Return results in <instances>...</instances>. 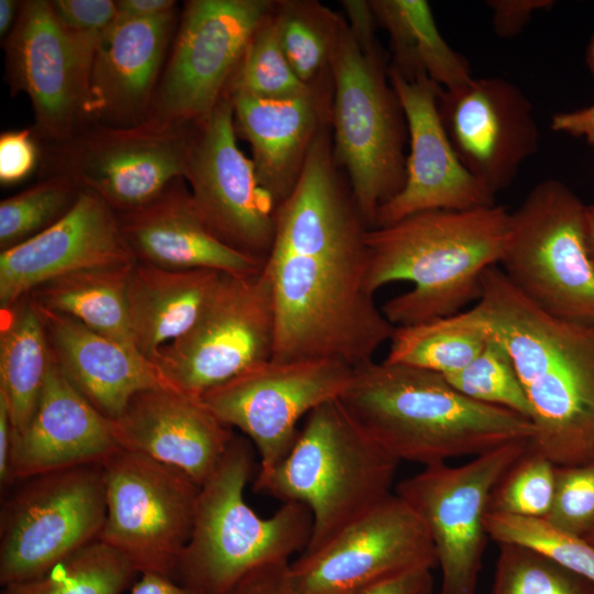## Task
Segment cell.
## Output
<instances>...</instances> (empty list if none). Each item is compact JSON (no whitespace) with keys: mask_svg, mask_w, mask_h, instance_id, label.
I'll list each match as a JSON object with an SVG mask.
<instances>
[{"mask_svg":"<svg viewBox=\"0 0 594 594\" xmlns=\"http://www.w3.org/2000/svg\"><path fill=\"white\" fill-rule=\"evenodd\" d=\"M528 444L512 442L458 466H424L397 484L395 494L418 516L432 542L441 571L438 594H476L492 492Z\"/></svg>","mask_w":594,"mask_h":594,"instance_id":"cell-12","label":"cell"},{"mask_svg":"<svg viewBox=\"0 0 594 594\" xmlns=\"http://www.w3.org/2000/svg\"><path fill=\"white\" fill-rule=\"evenodd\" d=\"M21 2L15 0H0V34L8 35L12 30L20 11Z\"/></svg>","mask_w":594,"mask_h":594,"instance_id":"cell-52","label":"cell"},{"mask_svg":"<svg viewBox=\"0 0 594 594\" xmlns=\"http://www.w3.org/2000/svg\"><path fill=\"white\" fill-rule=\"evenodd\" d=\"M398 463L337 398L305 417L289 452L267 476L255 479L253 490L310 510L311 536L302 552L312 551L393 494Z\"/></svg>","mask_w":594,"mask_h":594,"instance_id":"cell-6","label":"cell"},{"mask_svg":"<svg viewBox=\"0 0 594 594\" xmlns=\"http://www.w3.org/2000/svg\"><path fill=\"white\" fill-rule=\"evenodd\" d=\"M486 338L481 353L465 367L446 375V380L475 402L512 410L530 420L531 407L508 352Z\"/></svg>","mask_w":594,"mask_h":594,"instance_id":"cell-39","label":"cell"},{"mask_svg":"<svg viewBox=\"0 0 594 594\" xmlns=\"http://www.w3.org/2000/svg\"><path fill=\"white\" fill-rule=\"evenodd\" d=\"M101 37L68 31L50 1L21 2L4 41L7 78L34 112V134L62 143L88 125L91 66Z\"/></svg>","mask_w":594,"mask_h":594,"instance_id":"cell-15","label":"cell"},{"mask_svg":"<svg viewBox=\"0 0 594 594\" xmlns=\"http://www.w3.org/2000/svg\"><path fill=\"white\" fill-rule=\"evenodd\" d=\"M175 24L176 11L147 20L117 18L95 53L89 124L127 128L147 119Z\"/></svg>","mask_w":594,"mask_h":594,"instance_id":"cell-23","label":"cell"},{"mask_svg":"<svg viewBox=\"0 0 594 594\" xmlns=\"http://www.w3.org/2000/svg\"><path fill=\"white\" fill-rule=\"evenodd\" d=\"M183 179L138 209L116 212L136 262L166 270L258 272L264 263L227 246L209 232Z\"/></svg>","mask_w":594,"mask_h":594,"instance_id":"cell-27","label":"cell"},{"mask_svg":"<svg viewBox=\"0 0 594 594\" xmlns=\"http://www.w3.org/2000/svg\"><path fill=\"white\" fill-rule=\"evenodd\" d=\"M388 78L406 118L410 152L404 187L378 210L374 228L428 210L495 205V196L468 172L447 135L438 110L443 88L426 76L406 80L389 67Z\"/></svg>","mask_w":594,"mask_h":594,"instance_id":"cell-20","label":"cell"},{"mask_svg":"<svg viewBox=\"0 0 594 594\" xmlns=\"http://www.w3.org/2000/svg\"><path fill=\"white\" fill-rule=\"evenodd\" d=\"M116 6L118 16L129 20L155 19L176 11L173 0H118Z\"/></svg>","mask_w":594,"mask_h":594,"instance_id":"cell-49","label":"cell"},{"mask_svg":"<svg viewBox=\"0 0 594 594\" xmlns=\"http://www.w3.org/2000/svg\"><path fill=\"white\" fill-rule=\"evenodd\" d=\"M488 538L538 552L554 563L594 582V544L562 530L546 518L488 512L484 519Z\"/></svg>","mask_w":594,"mask_h":594,"instance_id":"cell-36","label":"cell"},{"mask_svg":"<svg viewBox=\"0 0 594 594\" xmlns=\"http://www.w3.org/2000/svg\"><path fill=\"white\" fill-rule=\"evenodd\" d=\"M273 0L186 1L146 120L191 130L226 95L244 50Z\"/></svg>","mask_w":594,"mask_h":594,"instance_id":"cell-11","label":"cell"},{"mask_svg":"<svg viewBox=\"0 0 594 594\" xmlns=\"http://www.w3.org/2000/svg\"><path fill=\"white\" fill-rule=\"evenodd\" d=\"M277 35L284 55L308 87L332 86L330 59L345 19L312 0L275 3Z\"/></svg>","mask_w":594,"mask_h":594,"instance_id":"cell-32","label":"cell"},{"mask_svg":"<svg viewBox=\"0 0 594 594\" xmlns=\"http://www.w3.org/2000/svg\"><path fill=\"white\" fill-rule=\"evenodd\" d=\"M0 514V583L33 579L99 539L106 516L102 463L20 480Z\"/></svg>","mask_w":594,"mask_h":594,"instance_id":"cell-9","label":"cell"},{"mask_svg":"<svg viewBox=\"0 0 594 594\" xmlns=\"http://www.w3.org/2000/svg\"><path fill=\"white\" fill-rule=\"evenodd\" d=\"M348 26L360 50L366 55H382L375 35L377 19L370 1L343 0Z\"/></svg>","mask_w":594,"mask_h":594,"instance_id":"cell-45","label":"cell"},{"mask_svg":"<svg viewBox=\"0 0 594 594\" xmlns=\"http://www.w3.org/2000/svg\"><path fill=\"white\" fill-rule=\"evenodd\" d=\"M435 566V549L424 524L392 494L323 546L289 562L286 583L290 594H350L394 575Z\"/></svg>","mask_w":594,"mask_h":594,"instance_id":"cell-18","label":"cell"},{"mask_svg":"<svg viewBox=\"0 0 594 594\" xmlns=\"http://www.w3.org/2000/svg\"><path fill=\"white\" fill-rule=\"evenodd\" d=\"M34 305L59 370L107 419L118 418L142 391L172 388L157 366L139 352L66 315Z\"/></svg>","mask_w":594,"mask_h":594,"instance_id":"cell-26","label":"cell"},{"mask_svg":"<svg viewBox=\"0 0 594 594\" xmlns=\"http://www.w3.org/2000/svg\"><path fill=\"white\" fill-rule=\"evenodd\" d=\"M289 562L264 566L239 582L227 594H290L286 583Z\"/></svg>","mask_w":594,"mask_h":594,"instance_id":"cell-47","label":"cell"},{"mask_svg":"<svg viewBox=\"0 0 594 594\" xmlns=\"http://www.w3.org/2000/svg\"><path fill=\"white\" fill-rule=\"evenodd\" d=\"M551 129L582 136L594 146V103L575 111L556 113L551 119Z\"/></svg>","mask_w":594,"mask_h":594,"instance_id":"cell-48","label":"cell"},{"mask_svg":"<svg viewBox=\"0 0 594 594\" xmlns=\"http://www.w3.org/2000/svg\"><path fill=\"white\" fill-rule=\"evenodd\" d=\"M587 237L591 252L594 258V211L587 207Z\"/></svg>","mask_w":594,"mask_h":594,"instance_id":"cell-53","label":"cell"},{"mask_svg":"<svg viewBox=\"0 0 594 594\" xmlns=\"http://www.w3.org/2000/svg\"><path fill=\"white\" fill-rule=\"evenodd\" d=\"M487 6L493 11V26L502 37L517 35L529 22L536 10L553 4L550 0H490Z\"/></svg>","mask_w":594,"mask_h":594,"instance_id":"cell-44","label":"cell"},{"mask_svg":"<svg viewBox=\"0 0 594 594\" xmlns=\"http://www.w3.org/2000/svg\"><path fill=\"white\" fill-rule=\"evenodd\" d=\"M590 209H591L592 211H594V204H593L592 206H590Z\"/></svg>","mask_w":594,"mask_h":594,"instance_id":"cell-56","label":"cell"},{"mask_svg":"<svg viewBox=\"0 0 594 594\" xmlns=\"http://www.w3.org/2000/svg\"><path fill=\"white\" fill-rule=\"evenodd\" d=\"M586 59H587L588 68L594 76V36L592 37L591 43L588 45Z\"/></svg>","mask_w":594,"mask_h":594,"instance_id":"cell-54","label":"cell"},{"mask_svg":"<svg viewBox=\"0 0 594 594\" xmlns=\"http://www.w3.org/2000/svg\"><path fill=\"white\" fill-rule=\"evenodd\" d=\"M274 344L272 285L262 266L253 274L222 273L194 324L154 364L172 388L200 398L272 360Z\"/></svg>","mask_w":594,"mask_h":594,"instance_id":"cell-10","label":"cell"},{"mask_svg":"<svg viewBox=\"0 0 594 594\" xmlns=\"http://www.w3.org/2000/svg\"><path fill=\"white\" fill-rule=\"evenodd\" d=\"M121 449L110 420L64 376L52 356L34 415L12 438V483L37 474L89 463H102Z\"/></svg>","mask_w":594,"mask_h":594,"instance_id":"cell-24","label":"cell"},{"mask_svg":"<svg viewBox=\"0 0 594 594\" xmlns=\"http://www.w3.org/2000/svg\"><path fill=\"white\" fill-rule=\"evenodd\" d=\"M222 273L206 268L166 270L135 262L128 301L136 350L154 363L165 345L190 329Z\"/></svg>","mask_w":594,"mask_h":594,"instance_id":"cell-28","label":"cell"},{"mask_svg":"<svg viewBox=\"0 0 594 594\" xmlns=\"http://www.w3.org/2000/svg\"><path fill=\"white\" fill-rule=\"evenodd\" d=\"M499 264L515 288L544 312L594 324L587 207L563 183L540 182L512 213Z\"/></svg>","mask_w":594,"mask_h":594,"instance_id":"cell-8","label":"cell"},{"mask_svg":"<svg viewBox=\"0 0 594 594\" xmlns=\"http://www.w3.org/2000/svg\"><path fill=\"white\" fill-rule=\"evenodd\" d=\"M110 426L121 449L175 466L199 486L235 436L200 398L166 387L135 394Z\"/></svg>","mask_w":594,"mask_h":594,"instance_id":"cell-22","label":"cell"},{"mask_svg":"<svg viewBox=\"0 0 594 594\" xmlns=\"http://www.w3.org/2000/svg\"><path fill=\"white\" fill-rule=\"evenodd\" d=\"M226 95L235 132L251 145L258 182L278 207L296 186L318 134L331 125L333 86L285 99Z\"/></svg>","mask_w":594,"mask_h":594,"instance_id":"cell-25","label":"cell"},{"mask_svg":"<svg viewBox=\"0 0 594 594\" xmlns=\"http://www.w3.org/2000/svg\"><path fill=\"white\" fill-rule=\"evenodd\" d=\"M59 22L70 32L102 37L118 18L112 0L50 1Z\"/></svg>","mask_w":594,"mask_h":594,"instance_id":"cell-42","label":"cell"},{"mask_svg":"<svg viewBox=\"0 0 594 594\" xmlns=\"http://www.w3.org/2000/svg\"><path fill=\"white\" fill-rule=\"evenodd\" d=\"M486 341L483 331L460 312L418 324L396 327L385 361L446 376L471 363L484 349Z\"/></svg>","mask_w":594,"mask_h":594,"instance_id":"cell-33","label":"cell"},{"mask_svg":"<svg viewBox=\"0 0 594 594\" xmlns=\"http://www.w3.org/2000/svg\"><path fill=\"white\" fill-rule=\"evenodd\" d=\"M438 110L457 156L494 196L513 183L520 165L538 150L532 107L503 78H473L458 89H443Z\"/></svg>","mask_w":594,"mask_h":594,"instance_id":"cell-19","label":"cell"},{"mask_svg":"<svg viewBox=\"0 0 594 594\" xmlns=\"http://www.w3.org/2000/svg\"><path fill=\"white\" fill-rule=\"evenodd\" d=\"M433 592L431 570L418 569L378 581L350 594H433Z\"/></svg>","mask_w":594,"mask_h":594,"instance_id":"cell-46","label":"cell"},{"mask_svg":"<svg viewBox=\"0 0 594 594\" xmlns=\"http://www.w3.org/2000/svg\"><path fill=\"white\" fill-rule=\"evenodd\" d=\"M136 573L123 553L98 539L33 579L4 585L1 594H121Z\"/></svg>","mask_w":594,"mask_h":594,"instance_id":"cell-34","label":"cell"},{"mask_svg":"<svg viewBox=\"0 0 594 594\" xmlns=\"http://www.w3.org/2000/svg\"><path fill=\"white\" fill-rule=\"evenodd\" d=\"M102 464L107 516L99 540L139 573L173 579L191 535L200 486L175 466L124 449Z\"/></svg>","mask_w":594,"mask_h":594,"instance_id":"cell-13","label":"cell"},{"mask_svg":"<svg viewBox=\"0 0 594 594\" xmlns=\"http://www.w3.org/2000/svg\"><path fill=\"white\" fill-rule=\"evenodd\" d=\"M338 400L392 457L424 466L530 441L535 433L526 417L464 396L441 374L386 361L355 367Z\"/></svg>","mask_w":594,"mask_h":594,"instance_id":"cell-4","label":"cell"},{"mask_svg":"<svg viewBox=\"0 0 594 594\" xmlns=\"http://www.w3.org/2000/svg\"><path fill=\"white\" fill-rule=\"evenodd\" d=\"M546 519L579 537L586 538L594 531V461L557 465L553 499Z\"/></svg>","mask_w":594,"mask_h":594,"instance_id":"cell-41","label":"cell"},{"mask_svg":"<svg viewBox=\"0 0 594 594\" xmlns=\"http://www.w3.org/2000/svg\"><path fill=\"white\" fill-rule=\"evenodd\" d=\"M136 262L116 211L80 189L73 208L29 240L1 251L0 307L7 310L40 285L84 268Z\"/></svg>","mask_w":594,"mask_h":594,"instance_id":"cell-21","label":"cell"},{"mask_svg":"<svg viewBox=\"0 0 594 594\" xmlns=\"http://www.w3.org/2000/svg\"><path fill=\"white\" fill-rule=\"evenodd\" d=\"M131 594H199L182 584L177 583L170 578L145 573L142 574L140 581H138L131 591Z\"/></svg>","mask_w":594,"mask_h":594,"instance_id":"cell-51","label":"cell"},{"mask_svg":"<svg viewBox=\"0 0 594 594\" xmlns=\"http://www.w3.org/2000/svg\"><path fill=\"white\" fill-rule=\"evenodd\" d=\"M184 178L209 232L227 246L262 263L275 238L276 205L255 166L237 144L233 108L224 95L191 134Z\"/></svg>","mask_w":594,"mask_h":594,"instance_id":"cell-17","label":"cell"},{"mask_svg":"<svg viewBox=\"0 0 594 594\" xmlns=\"http://www.w3.org/2000/svg\"><path fill=\"white\" fill-rule=\"evenodd\" d=\"M353 371L337 360H268L209 389L200 399L220 421L253 442L260 457L255 479H263L294 446L299 420L339 398Z\"/></svg>","mask_w":594,"mask_h":594,"instance_id":"cell-14","label":"cell"},{"mask_svg":"<svg viewBox=\"0 0 594 594\" xmlns=\"http://www.w3.org/2000/svg\"><path fill=\"white\" fill-rule=\"evenodd\" d=\"M587 541L594 544V531L586 537Z\"/></svg>","mask_w":594,"mask_h":594,"instance_id":"cell-55","label":"cell"},{"mask_svg":"<svg viewBox=\"0 0 594 594\" xmlns=\"http://www.w3.org/2000/svg\"><path fill=\"white\" fill-rule=\"evenodd\" d=\"M491 594H594V582L536 551L503 543Z\"/></svg>","mask_w":594,"mask_h":594,"instance_id":"cell-38","label":"cell"},{"mask_svg":"<svg viewBox=\"0 0 594 594\" xmlns=\"http://www.w3.org/2000/svg\"><path fill=\"white\" fill-rule=\"evenodd\" d=\"M481 287L462 314L508 352L531 407L529 447L558 466L594 461V324L544 312L497 265Z\"/></svg>","mask_w":594,"mask_h":594,"instance_id":"cell-2","label":"cell"},{"mask_svg":"<svg viewBox=\"0 0 594 594\" xmlns=\"http://www.w3.org/2000/svg\"><path fill=\"white\" fill-rule=\"evenodd\" d=\"M249 440L234 436L213 473L200 486L194 525L173 580L199 594H227L245 576L289 562L307 547L310 510L287 502L267 518L245 502L253 471Z\"/></svg>","mask_w":594,"mask_h":594,"instance_id":"cell-5","label":"cell"},{"mask_svg":"<svg viewBox=\"0 0 594 594\" xmlns=\"http://www.w3.org/2000/svg\"><path fill=\"white\" fill-rule=\"evenodd\" d=\"M134 263L72 272L40 285L29 296L37 306L66 315L139 352L132 337L128 301Z\"/></svg>","mask_w":594,"mask_h":594,"instance_id":"cell-30","label":"cell"},{"mask_svg":"<svg viewBox=\"0 0 594 594\" xmlns=\"http://www.w3.org/2000/svg\"><path fill=\"white\" fill-rule=\"evenodd\" d=\"M557 465L529 444L495 485L488 512L546 518L556 488Z\"/></svg>","mask_w":594,"mask_h":594,"instance_id":"cell-40","label":"cell"},{"mask_svg":"<svg viewBox=\"0 0 594 594\" xmlns=\"http://www.w3.org/2000/svg\"><path fill=\"white\" fill-rule=\"evenodd\" d=\"M193 131L150 120L127 128L90 123L56 144L50 174L95 193L117 213L131 211L184 178Z\"/></svg>","mask_w":594,"mask_h":594,"instance_id":"cell-16","label":"cell"},{"mask_svg":"<svg viewBox=\"0 0 594 594\" xmlns=\"http://www.w3.org/2000/svg\"><path fill=\"white\" fill-rule=\"evenodd\" d=\"M504 206L428 210L365 234V285L374 295L393 282L413 288L381 308L395 327L418 324L461 312L480 298L482 276L501 263L510 234Z\"/></svg>","mask_w":594,"mask_h":594,"instance_id":"cell-3","label":"cell"},{"mask_svg":"<svg viewBox=\"0 0 594 594\" xmlns=\"http://www.w3.org/2000/svg\"><path fill=\"white\" fill-rule=\"evenodd\" d=\"M274 9L275 4L249 40L227 91L285 99L318 89L305 85L287 62L279 44Z\"/></svg>","mask_w":594,"mask_h":594,"instance_id":"cell-35","label":"cell"},{"mask_svg":"<svg viewBox=\"0 0 594 594\" xmlns=\"http://www.w3.org/2000/svg\"><path fill=\"white\" fill-rule=\"evenodd\" d=\"M330 70L334 158L348 174L360 213L374 228L378 210L406 180V118L383 55L364 54L346 20L332 52Z\"/></svg>","mask_w":594,"mask_h":594,"instance_id":"cell-7","label":"cell"},{"mask_svg":"<svg viewBox=\"0 0 594 594\" xmlns=\"http://www.w3.org/2000/svg\"><path fill=\"white\" fill-rule=\"evenodd\" d=\"M1 312L0 396L8 408L12 438H18L34 415L52 354L42 318L29 295Z\"/></svg>","mask_w":594,"mask_h":594,"instance_id":"cell-31","label":"cell"},{"mask_svg":"<svg viewBox=\"0 0 594 594\" xmlns=\"http://www.w3.org/2000/svg\"><path fill=\"white\" fill-rule=\"evenodd\" d=\"M80 188L68 177L50 174L45 179L0 202L1 251L46 230L75 205Z\"/></svg>","mask_w":594,"mask_h":594,"instance_id":"cell-37","label":"cell"},{"mask_svg":"<svg viewBox=\"0 0 594 594\" xmlns=\"http://www.w3.org/2000/svg\"><path fill=\"white\" fill-rule=\"evenodd\" d=\"M33 129L0 135V183L8 186L28 178L36 168L40 151Z\"/></svg>","mask_w":594,"mask_h":594,"instance_id":"cell-43","label":"cell"},{"mask_svg":"<svg viewBox=\"0 0 594 594\" xmlns=\"http://www.w3.org/2000/svg\"><path fill=\"white\" fill-rule=\"evenodd\" d=\"M381 24L389 34L392 64L406 80L428 77L446 90L472 81L470 64L441 36L425 0H371Z\"/></svg>","mask_w":594,"mask_h":594,"instance_id":"cell-29","label":"cell"},{"mask_svg":"<svg viewBox=\"0 0 594 594\" xmlns=\"http://www.w3.org/2000/svg\"><path fill=\"white\" fill-rule=\"evenodd\" d=\"M12 447V426L4 399L0 396V482L1 486L12 484L10 459Z\"/></svg>","mask_w":594,"mask_h":594,"instance_id":"cell-50","label":"cell"},{"mask_svg":"<svg viewBox=\"0 0 594 594\" xmlns=\"http://www.w3.org/2000/svg\"><path fill=\"white\" fill-rule=\"evenodd\" d=\"M338 167L324 129L276 208L263 264L274 300V361L337 360L355 369L372 361L396 328L366 288L370 227Z\"/></svg>","mask_w":594,"mask_h":594,"instance_id":"cell-1","label":"cell"}]
</instances>
